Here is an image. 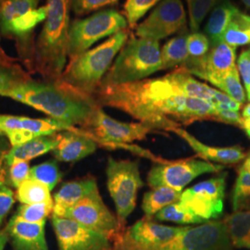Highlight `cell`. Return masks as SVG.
I'll use <instances>...</instances> for the list:
<instances>
[{"instance_id":"25","label":"cell","mask_w":250,"mask_h":250,"mask_svg":"<svg viewBox=\"0 0 250 250\" xmlns=\"http://www.w3.org/2000/svg\"><path fill=\"white\" fill-rule=\"evenodd\" d=\"M224 224L232 246L250 250V209L234 211L225 218Z\"/></svg>"},{"instance_id":"52","label":"cell","mask_w":250,"mask_h":250,"mask_svg":"<svg viewBox=\"0 0 250 250\" xmlns=\"http://www.w3.org/2000/svg\"><path fill=\"white\" fill-rule=\"evenodd\" d=\"M187 1H188H188H189V0H187Z\"/></svg>"},{"instance_id":"37","label":"cell","mask_w":250,"mask_h":250,"mask_svg":"<svg viewBox=\"0 0 250 250\" xmlns=\"http://www.w3.org/2000/svg\"><path fill=\"white\" fill-rule=\"evenodd\" d=\"M221 0H189L188 13L190 28L193 33L199 30L202 21H204L207 14L214 9Z\"/></svg>"},{"instance_id":"36","label":"cell","mask_w":250,"mask_h":250,"mask_svg":"<svg viewBox=\"0 0 250 250\" xmlns=\"http://www.w3.org/2000/svg\"><path fill=\"white\" fill-rule=\"evenodd\" d=\"M54 203L23 204L20 206L14 218L31 224L44 223L45 219L53 212Z\"/></svg>"},{"instance_id":"43","label":"cell","mask_w":250,"mask_h":250,"mask_svg":"<svg viewBox=\"0 0 250 250\" xmlns=\"http://www.w3.org/2000/svg\"><path fill=\"white\" fill-rule=\"evenodd\" d=\"M15 202L14 193L10 188H5L0 189V226L3 223L5 217L9 213L10 208Z\"/></svg>"},{"instance_id":"32","label":"cell","mask_w":250,"mask_h":250,"mask_svg":"<svg viewBox=\"0 0 250 250\" xmlns=\"http://www.w3.org/2000/svg\"><path fill=\"white\" fill-rule=\"evenodd\" d=\"M156 220L161 222H171L174 224H191L207 223L201 218L193 213L189 208L180 201L162 208L154 216Z\"/></svg>"},{"instance_id":"1","label":"cell","mask_w":250,"mask_h":250,"mask_svg":"<svg viewBox=\"0 0 250 250\" xmlns=\"http://www.w3.org/2000/svg\"><path fill=\"white\" fill-rule=\"evenodd\" d=\"M95 99L100 107L118 108L153 130L172 132L181 125L214 121L213 104L185 96L168 74L121 84H101Z\"/></svg>"},{"instance_id":"19","label":"cell","mask_w":250,"mask_h":250,"mask_svg":"<svg viewBox=\"0 0 250 250\" xmlns=\"http://www.w3.org/2000/svg\"><path fill=\"white\" fill-rule=\"evenodd\" d=\"M45 224H31L12 217L6 227L14 250H49L45 240Z\"/></svg>"},{"instance_id":"5","label":"cell","mask_w":250,"mask_h":250,"mask_svg":"<svg viewBox=\"0 0 250 250\" xmlns=\"http://www.w3.org/2000/svg\"><path fill=\"white\" fill-rule=\"evenodd\" d=\"M161 70L159 41L132 36L121 49L101 84H121L144 80Z\"/></svg>"},{"instance_id":"3","label":"cell","mask_w":250,"mask_h":250,"mask_svg":"<svg viewBox=\"0 0 250 250\" xmlns=\"http://www.w3.org/2000/svg\"><path fill=\"white\" fill-rule=\"evenodd\" d=\"M72 0H47V17L34 45L28 70L45 81H59L66 68Z\"/></svg>"},{"instance_id":"10","label":"cell","mask_w":250,"mask_h":250,"mask_svg":"<svg viewBox=\"0 0 250 250\" xmlns=\"http://www.w3.org/2000/svg\"><path fill=\"white\" fill-rule=\"evenodd\" d=\"M224 169V166L222 164H214L194 158L165 161L152 167L147 174V183L152 188L168 187L182 191L183 188L198 176L205 173L219 172Z\"/></svg>"},{"instance_id":"28","label":"cell","mask_w":250,"mask_h":250,"mask_svg":"<svg viewBox=\"0 0 250 250\" xmlns=\"http://www.w3.org/2000/svg\"><path fill=\"white\" fill-rule=\"evenodd\" d=\"M232 205L233 211L250 209V153L238 170L232 189Z\"/></svg>"},{"instance_id":"12","label":"cell","mask_w":250,"mask_h":250,"mask_svg":"<svg viewBox=\"0 0 250 250\" xmlns=\"http://www.w3.org/2000/svg\"><path fill=\"white\" fill-rule=\"evenodd\" d=\"M226 177L227 173L223 172L188 188L179 201L205 222L220 218L224 212Z\"/></svg>"},{"instance_id":"13","label":"cell","mask_w":250,"mask_h":250,"mask_svg":"<svg viewBox=\"0 0 250 250\" xmlns=\"http://www.w3.org/2000/svg\"><path fill=\"white\" fill-rule=\"evenodd\" d=\"M188 227H173L156 223L152 217L139 220L113 243V250H153L170 241Z\"/></svg>"},{"instance_id":"16","label":"cell","mask_w":250,"mask_h":250,"mask_svg":"<svg viewBox=\"0 0 250 250\" xmlns=\"http://www.w3.org/2000/svg\"><path fill=\"white\" fill-rule=\"evenodd\" d=\"M59 250H110L106 236L67 218L52 215Z\"/></svg>"},{"instance_id":"48","label":"cell","mask_w":250,"mask_h":250,"mask_svg":"<svg viewBox=\"0 0 250 250\" xmlns=\"http://www.w3.org/2000/svg\"><path fill=\"white\" fill-rule=\"evenodd\" d=\"M9 235L6 231H0V250H4L5 246L9 241Z\"/></svg>"},{"instance_id":"7","label":"cell","mask_w":250,"mask_h":250,"mask_svg":"<svg viewBox=\"0 0 250 250\" xmlns=\"http://www.w3.org/2000/svg\"><path fill=\"white\" fill-rule=\"evenodd\" d=\"M128 22L116 9H105L89 17L71 22L68 37V57L72 59L87 51L100 39L126 29Z\"/></svg>"},{"instance_id":"38","label":"cell","mask_w":250,"mask_h":250,"mask_svg":"<svg viewBox=\"0 0 250 250\" xmlns=\"http://www.w3.org/2000/svg\"><path fill=\"white\" fill-rule=\"evenodd\" d=\"M161 0H126L125 4V19L128 25L134 28L137 21L146 14V12L157 5Z\"/></svg>"},{"instance_id":"6","label":"cell","mask_w":250,"mask_h":250,"mask_svg":"<svg viewBox=\"0 0 250 250\" xmlns=\"http://www.w3.org/2000/svg\"><path fill=\"white\" fill-rule=\"evenodd\" d=\"M40 0H4L0 6V32L16 40L19 52L28 69L34 52L33 33L45 21L47 5L37 8Z\"/></svg>"},{"instance_id":"4","label":"cell","mask_w":250,"mask_h":250,"mask_svg":"<svg viewBox=\"0 0 250 250\" xmlns=\"http://www.w3.org/2000/svg\"><path fill=\"white\" fill-rule=\"evenodd\" d=\"M128 38L129 32L124 29L95 48L70 59L60 80L84 94L95 97L117 54L121 51Z\"/></svg>"},{"instance_id":"45","label":"cell","mask_w":250,"mask_h":250,"mask_svg":"<svg viewBox=\"0 0 250 250\" xmlns=\"http://www.w3.org/2000/svg\"><path fill=\"white\" fill-rule=\"evenodd\" d=\"M8 151L4 148H0V189L5 188L8 181V172L6 170V156Z\"/></svg>"},{"instance_id":"44","label":"cell","mask_w":250,"mask_h":250,"mask_svg":"<svg viewBox=\"0 0 250 250\" xmlns=\"http://www.w3.org/2000/svg\"><path fill=\"white\" fill-rule=\"evenodd\" d=\"M214 121L228 125L241 126L242 115L239 111L230 109H215Z\"/></svg>"},{"instance_id":"18","label":"cell","mask_w":250,"mask_h":250,"mask_svg":"<svg viewBox=\"0 0 250 250\" xmlns=\"http://www.w3.org/2000/svg\"><path fill=\"white\" fill-rule=\"evenodd\" d=\"M97 147L98 144L76 127L72 131L59 133V143L52 152L58 161L76 162L93 154Z\"/></svg>"},{"instance_id":"26","label":"cell","mask_w":250,"mask_h":250,"mask_svg":"<svg viewBox=\"0 0 250 250\" xmlns=\"http://www.w3.org/2000/svg\"><path fill=\"white\" fill-rule=\"evenodd\" d=\"M182 191L168 187L152 188L146 192L143 197L142 209L146 217H154L162 208L170 204L178 202Z\"/></svg>"},{"instance_id":"50","label":"cell","mask_w":250,"mask_h":250,"mask_svg":"<svg viewBox=\"0 0 250 250\" xmlns=\"http://www.w3.org/2000/svg\"><path fill=\"white\" fill-rule=\"evenodd\" d=\"M4 134V133L1 131V129H0V135H3Z\"/></svg>"},{"instance_id":"31","label":"cell","mask_w":250,"mask_h":250,"mask_svg":"<svg viewBox=\"0 0 250 250\" xmlns=\"http://www.w3.org/2000/svg\"><path fill=\"white\" fill-rule=\"evenodd\" d=\"M16 197L22 204L54 203L50 190L44 184L28 179L17 190Z\"/></svg>"},{"instance_id":"33","label":"cell","mask_w":250,"mask_h":250,"mask_svg":"<svg viewBox=\"0 0 250 250\" xmlns=\"http://www.w3.org/2000/svg\"><path fill=\"white\" fill-rule=\"evenodd\" d=\"M212 84L241 105L247 101L248 98L245 88L242 85L240 74L237 67H234L223 77L215 80Z\"/></svg>"},{"instance_id":"24","label":"cell","mask_w":250,"mask_h":250,"mask_svg":"<svg viewBox=\"0 0 250 250\" xmlns=\"http://www.w3.org/2000/svg\"><path fill=\"white\" fill-rule=\"evenodd\" d=\"M168 75L170 76V80L173 82V83L185 96L204 99L212 103L214 88L208 86L204 83L196 80L192 74H190L183 67H180Z\"/></svg>"},{"instance_id":"22","label":"cell","mask_w":250,"mask_h":250,"mask_svg":"<svg viewBox=\"0 0 250 250\" xmlns=\"http://www.w3.org/2000/svg\"><path fill=\"white\" fill-rule=\"evenodd\" d=\"M59 143V133L34 138L26 143L12 146L6 156V163L10 166L14 161H28L53 151Z\"/></svg>"},{"instance_id":"51","label":"cell","mask_w":250,"mask_h":250,"mask_svg":"<svg viewBox=\"0 0 250 250\" xmlns=\"http://www.w3.org/2000/svg\"><path fill=\"white\" fill-rule=\"evenodd\" d=\"M4 2V0H0V6H1V4Z\"/></svg>"},{"instance_id":"49","label":"cell","mask_w":250,"mask_h":250,"mask_svg":"<svg viewBox=\"0 0 250 250\" xmlns=\"http://www.w3.org/2000/svg\"><path fill=\"white\" fill-rule=\"evenodd\" d=\"M241 1L246 6H248V7L250 8V0H241Z\"/></svg>"},{"instance_id":"20","label":"cell","mask_w":250,"mask_h":250,"mask_svg":"<svg viewBox=\"0 0 250 250\" xmlns=\"http://www.w3.org/2000/svg\"><path fill=\"white\" fill-rule=\"evenodd\" d=\"M172 132L183 138L203 161H214L220 164H234L247 157L243 148L238 146L225 147L207 146L182 127L174 129Z\"/></svg>"},{"instance_id":"2","label":"cell","mask_w":250,"mask_h":250,"mask_svg":"<svg viewBox=\"0 0 250 250\" xmlns=\"http://www.w3.org/2000/svg\"><path fill=\"white\" fill-rule=\"evenodd\" d=\"M4 97L40 110L65 125L84 128L99 106L95 97L75 89L62 80L28 81Z\"/></svg>"},{"instance_id":"15","label":"cell","mask_w":250,"mask_h":250,"mask_svg":"<svg viewBox=\"0 0 250 250\" xmlns=\"http://www.w3.org/2000/svg\"><path fill=\"white\" fill-rule=\"evenodd\" d=\"M187 24V13L181 0H161L150 15L135 29V35L154 40L171 36Z\"/></svg>"},{"instance_id":"34","label":"cell","mask_w":250,"mask_h":250,"mask_svg":"<svg viewBox=\"0 0 250 250\" xmlns=\"http://www.w3.org/2000/svg\"><path fill=\"white\" fill-rule=\"evenodd\" d=\"M30 80H32L30 74L21 66L0 62V97H4L10 90Z\"/></svg>"},{"instance_id":"14","label":"cell","mask_w":250,"mask_h":250,"mask_svg":"<svg viewBox=\"0 0 250 250\" xmlns=\"http://www.w3.org/2000/svg\"><path fill=\"white\" fill-rule=\"evenodd\" d=\"M224 222L209 221L188 227L176 237L153 250H232Z\"/></svg>"},{"instance_id":"17","label":"cell","mask_w":250,"mask_h":250,"mask_svg":"<svg viewBox=\"0 0 250 250\" xmlns=\"http://www.w3.org/2000/svg\"><path fill=\"white\" fill-rule=\"evenodd\" d=\"M235 50V47L223 42L210 46L208 52L201 59L195 61L188 60L181 67L186 69L190 74L212 83L236 67Z\"/></svg>"},{"instance_id":"41","label":"cell","mask_w":250,"mask_h":250,"mask_svg":"<svg viewBox=\"0 0 250 250\" xmlns=\"http://www.w3.org/2000/svg\"><path fill=\"white\" fill-rule=\"evenodd\" d=\"M118 0H72V10L76 15H84L98 9L115 5Z\"/></svg>"},{"instance_id":"39","label":"cell","mask_w":250,"mask_h":250,"mask_svg":"<svg viewBox=\"0 0 250 250\" xmlns=\"http://www.w3.org/2000/svg\"><path fill=\"white\" fill-rule=\"evenodd\" d=\"M210 43L208 38L204 34L193 33L188 36V59L189 61H195L201 59L208 52Z\"/></svg>"},{"instance_id":"8","label":"cell","mask_w":250,"mask_h":250,"mask_svg":"<svg viewBox=\"0 0 250 250\" xmlns=\"http://www.w3.org/2000/svg\"><path fill=\"white\" fill-rule=\"evenodd\" d=\"M107 185L108 192L114 201L117 218L122 225L134 211L137 193L143 187L137 161H107Z\"/></svg>"},{"instance_id":"21","label":"cell","mask_w":250,"mask_h":250,"mask_svg":"<svg viewBox=\"0 0 250 250\" xmlns=\"http://www.w3.org/2000/svg\"><path fill=\"white\" fill-rule=\"evenodd\" d=\"M98 190L97 180L92 176L64 184L54 196L52 215L62 218L67 210Z\"/></svg>"},{"instance_id":"40","label":"cell","mask_w":250,"mask_h":250,"mask_svg":"<svg viewBox=\"0 0 250 250\" xmlns=\"http://www.w3.org/2000/svg\"><path fill=\"white\" fill-rule=\"evenodd\" d=\"M8 173L9 183L12 187L19 188L30 176V167L28 161H14L10 166Z\"/></svg>"},{"instance_id":"30","label":"cell","mask_w":250,"mask_h":250,"mask_svg":"<svg viewBox=\"0 0 250 250\" xmlns=\"http://www.w3.org/2000/svg\"><path fill=\"white\" fill-rule=\"evenodd\" d=\"M21 125L22 129L32 134L34 138L44 135H50L63 131H72L76 128L65 125L52 118L33 119L28 117H21Z\"/></svg>"},{"instance_id":"11","label":"cell","mask_w":250,"mask_h":250,"mask_svg":"<svg viewBox=\"0 0 250 250\" xmlns=\"http://www.w3.org/2000/svg\"><path fill=\"white\" fill-rule=\"evenodd\" d=\"M62 218L71 219L84 227L106 236L113 242L125 230L115 215L105 205L99 190L82 199L65 212Z\"/></svg>"},{"instance_id":"42","label":"cell","mask_w":250,"mask_h":250,"mask_svg":"<svg viewBox=\"0 0 250 250\" xmlns=\"http://www.w3.org/2000/svg\"><path fill=\"white\" fill-rule=\"evenodd\" d=\"M237 69L247 91V98L250 100V47L239 55Z\"/></svg>"},{"instance_id":"27","label":"cell","mask_w":250,"mask_h":250,"mask_svg":"<svg viewBox=\"0 0 250 250\" xmlns=\"http://www.w3.org/2000/svg\"><path fill=\"white\" fill-rule=\"evenodd\" d=\"M223 41L235 48L242 45H250V15L245 14L237 9L224 32Z\"/></svg>"},{"instance_id":"9","label":"cell","mask_w":250,"mask_h":250,"mask_svg":"<svg viewBox=\"0 0 250 250\" xmlns=\"http://www.w3.org/2000/svg\"><path fill=\"white\" fill-rule=\"evenodd\" d=\"M81 131L101 146L115 149L121 145L143 140L153 131L143 123H122L108 116L99 107L89 125Z\"/></svg>"},{"instance_id":"35","label":"cell","mask_w":250,"mask_h":250,"mask_svg":"<svg viewBox=\"0 0 250 250\" xmlns=\"http://www.w3.org/2000/svg\"><path fill=\"white\" fill-rule=\"evenodd\" d=\"M62 172L55 161H46L30 170L29 179L40 182L51 191L62 179Z\"/></svg>"},{"instance_id":"46","label":"cell","mask_w":250,"mask_h":250,"mask_svg":"<svg viewBox=\"0 0 250 250\" xmlns=\"http://www.w3.org/2000/svg\"><path fill=\"white\" fill-rule=\"evenodd\" d=\"M240 127L246 132V134H248L250 137V102L249 104H247L243 109L242 123Z\"/></svg>"},{"instance_id":"23","label":"cell","mask_w":250,"mask_h":250,"mask_svg":"<svg viewBox=\"0 0 250 250\" xmlns=\"http://www.w3.org/2000/svg\"><path fill=\"white\" fill-rule=\"evenodd\" d=\"M237 9L229 0H221L217 4L204 29L206 36L209 40L210 46L224 42L223 36L224 32Z\"/></svg>"},{"instance_id":"47","label":"cell","mask_w":250,"mask_h":250,"mask_svg":"<svg viewBox=\"0 0 250 250\" xmlns=\"http://www.w3.org/2000/svg\"><path fill=\"white\" fill-rule=\"evenodd\" d=\"M0 62L6 65H14L15 63V60L10 58L7 54L4 52V50L0 47Z\"/></svg>"},{"instance_id":"29","label":"cell","mask_w":250,"mask_h":250,"mask_svg":"<svg viewBox=\"0 0 250 250\" xmlns=\"http://www.w3.org/2000/svg\"><path fill=\"white\" fill-rule=\"evenodd\" d=\"M188 36L181 35L171 38L161 49L162 70L183 65L188 61Z\"/></svg>"}]
</instances>
